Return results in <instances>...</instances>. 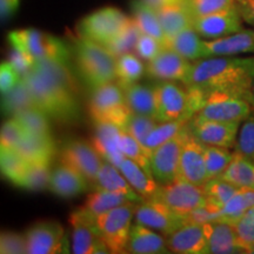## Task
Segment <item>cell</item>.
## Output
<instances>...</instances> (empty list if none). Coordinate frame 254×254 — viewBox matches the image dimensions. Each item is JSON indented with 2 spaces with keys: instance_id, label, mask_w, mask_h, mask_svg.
Wrapping results in <instances>:
<instances>
[{
  "instance_id": "obj_43",
  "label": "cell",
  "mask_w": 254,
  "mask_h": 254,
  "mask_svg": "<svg viewBox=\"0 0 254 254\" xmlns=\"http://www.w3.org/2000/svg\"><path fill=\"white\" fill-rule=\"evenodd\" d=\"M50 164H30L21 178L19 187L28 190H41L49 189L51 179Z\"/></svg>"
},
{
  "instance_id": "obj_50",
  "label": "cell",
  "mask_w": 254,
  "mask_h": 254,
  "mask_svg": "<svg viewBox=\"0 0 254 254\" xmlns=\"http://www.w3.org/2000/svg\"><path fill=\"white\" fill-rule=\"evenodd\" d=\"M233 226L236 228L238 239H239L241 246L245 250L246 253H252L254 251V221L246 213L240 217L238 220L233 222Z\"/></svg>"
},
{
  "instance_id": "obj_57",
  "label": "cell",
  "mask_w": 254,
  "mask_h": 254,
  "mask_svg": "<svg viewBox=\"0 0 254 254\" xmlns=\"http://www.w3.org/2000/svg\"><path fill=\"white\" fill-rule=\"evenodd\" d=\"M142 1L146 2L147 5H150L151 7H153L154 9H159V8L165 7V6H168V5L184 2L185 0H142Z\"/></svg>"
},
{
  "instance_id": "obj_14",
  "label": "cell",
  "mask_w": 254,
  "mask_h": 254,
  "mask_svg": "<svg viewBox=\"0 0 254 254\" xmlns=\"http://www.w3.org/2000/svg\"><path fill=\"white\" fill-rule=\"evenodd\" d=\"M105 159L90 142L84 140H72L63 147L60 161L68 165L81 173L88 182L97 179Z\"/></svg>"
},
{
  "instance_id": "obj_32",
  "label": "cell",
  "mask_w": 254,
  "mask_h": 254,
  "mask_svg": "<svg viewBox=\"0 0 254 254\" xmlns=\"http://www.w3.org/2000/svg\"><path fill=\"white\" fill-rule=\"evenodd\" d=\"M166 46L190 62L204 58V40L193 27L186 28L168 39Z\"/></svg>"
},
{
  "instance_id": "obj_36",
  "label": "cell",
  "mask_w": 254,
  "mask_h": 254,
  "mask_svg": "<svg viewBox=\"0 0 254 254\" xmlns=\"http://www.w3.org/2000/svg\"><path fill=\"white\" fill-rule=\"evenodd\" d=\"M11 118H14L20 124L26 134L52 135L50 118L37 107H28L26 110L15 113Z\"/></svg>"
},
{
  "instance_id": "obj_1",
  "label": "cell",
  "mask_w": 254,
  "mask_h": 254,
  "mask_svg": "<svg viewBox=\"0 0 254 254\" xmlns=\"http://www.w3.org/2000/svg\"><path fill=\"white\" fill-rule=\"evenodd\" d=\"M34 106L51 120L73 123L80 118L78 88L67 63L37 62L24 77Z\"/></svg>"
},
{
  "instance_id": "obj_59",
  "label": "cell",
  "mask_w": 254,
  "mask_h": 254,
  "mask_svg": "<svg viewBox=\"0 0 254 254\" xmlns=\"http://www.w3.org/2000/svg\"><path fill=\"white\" fill-rule=\"evenodd\" d=\"M253 160H254V159H253Z\"/></svg>"
},
{
  "instance_id": "obj_24",
  "label": "cell",
  "mask_w": 254,
  "mask_h": 254,
  "mask_svg": "<svg viewBox=\"0 0 254 254\" xmlns=\"http://www.w3.org/2000/svg\"><path fill=\"white\" fill-rule=\"evenodd\" d=\"M14 151L30 164H51L57 146L52 135L26 134Z\"/></svg>"
},
{
  "instance_id": "obj_29",
  "label": "cell",
  "mask_w": 254,
  "mask_h": 254,
  "mask_svg": "<svg viewBox=\"0 0 254 254\" xmlns=\"http://www.w3.org/2000/svg\"><path fill=\"white\" fill-rule=\"evenodd\" d=\"M94 187L95 189H103L123 193V194L128 196L132 201L135 202H141L145 200L133 189L131 184L127 182V179L122 173V171L119 170V167L107 160H104L103 166H101L97 179L94 182Z\"/></svg>"
},
{
  "instance_id": "obj_56",
  "label": "cell",
  "mask_w": 254,
  "mask_h": 254,
  "mask_svg": "<svg viewBox=\"0 0 254 254\" xmlns=\"http://www.w3.org/2000/svg\"><path fill=\"white\" fill-rule=\"evenodd\" d=\"M20 0H0V14L1 19L5 20L17 11Z\"/></svg>"
},
{
  "instance_id": "obj_35",
  "label": "cell",
  "mask_w": 254,
  "mask_h": 254,
  "mask_svg": "<svg viewBox=\"0 0 254 254\" xmlns=\"http://www.w3.org/2000/svg\"><path fill=\"white\" fill-rule=\"evenodd\" d=\"M145 71L146 67L144 63L141 62L140 57H136L132 52L125 53L117 58L116 82L120 87L129 86V85L135 84L140 80Z\"/></svg>"
},
{
  "instance_id": "obj_11",
  "label": "cell",
  "mask_w": 254,
  "mask_h": 254,
  "mask_svg": "<svg viewBox=\"0 0 254 254\" xmlns=\"http://www.w3.org/2000/svg\"><path fill=\"white\" fill-rule=\"evenodd\" d=\"M72 232V253L75 254H94L110 253L104 240L101 239L99 232L95 227V217L81 208L74 211L69 218Z\"/></svg>"
},
{
  "instance_id": "obj_42",
  "label": "cell",
  "mask_w": 254,
  "mask_h": 254,
  "mask_svg": "<svg viewBox=\"0 0 254 254\" xmlns=\"http://www.w3.org/2000/svg\"><path fill=\"white\" fill-rule=\"evenodd\" d=\"M204 189L207 196V205L218 209H220L239 190V187L219 177L209 179L204 185Z\"/></svg>"
},
{
  "instance_id": "obj_28",
  "label": "cell",
  "mask_w": 254,
  "mask_h": 254,
  "mask_svg": "<svg viewBox=\"0 0 254 254\" xmlns=\"http://www.w3.org/2000/svg\"><path fill=\"white\" fill-rule=\"evenodd\" d=\"M119 170L125 176L127 182L144 199L157 198L161 186L155 178L128 158H124L119 164Z\"/></svg>"
},
{
  "instance_id": "obj_39",
  "label": "cell",
  "mask_w": 254,
  "mask_h": 254,
  "mask_svg": "<svg viewBox=\"0 0 254 254\" xmlns=\"http://www.w3.org/2000/svg\"><path fill=\"white\" fill-rule=\"evenodd\" d=\"M141 36V31L136 26L132 17L129 19L128 24L123 28L122 32L117 36L111 43L105 45L112 55L118 58L119 56L125 55V53L133 52L135 50V45L138 43L139 37Z\"/></svg>"
},
{
  "instance_id": "obj_46",
  "label": "cell",
  "mask_w": 254,
  "mask_h": 254,
  "mask_svg": "<svg viewBox=\"0 0 254 254\" xmlns=\"http://www.w3.org/2000/svg\"><path fill=\"white\" fill-rule=\"evenodd\" d=\"M249 209L250 205L245 198V194H244L243 190L239 189L236 194L232 196L226 204L219 209L220 220L228 221L233 224L240 217H243Z\"/></svg>"
},
{
  "instance_id": "obj_38",
  "label": "cell",
  "mask_w": 254,
  "mask_h": 254,
  "mask_svg": "<svg viewBox=\"0 0 254 254\" xmlns=\"http://www.w3.org/2000/svg\"><path fill=\"white\" fill-rule=\"evenodd\" d=\"M187 122H189V119L180 118L177 120H171V122L158 123L157 126L152 129V132L146 139L145 150L151 155L152 151L155 150L158 146L164 144L165 141L170 140L178 133H180V131L187 125Z\"/></svg>"
},
{
  "instance_id": "obj_15",
  "label": "cell",
  "mask_w": 254,
  "mask_h": 254,
  "mask_svg": "<svg viewBox=\"0 0 254 254\" xmlns=\"http://www.w3.org/2000/svg\"><path fill=\"white\" fill-rule=\"evenodd\" d=\"M155 91L158 98V123L193 118L190 110L189 92L184 91L173 81H161L155 86Z\"/></svg>"
},
{
  "instance_id": "obj_17",
  "label": "cell",
  "mask_w": 254,
  "mask_h": 254,
  "mask_svg": "<svg viewBox=\"0 0 254 254\" xmlns=\"http://www.w3.org/2000/svg\"><path fill=\"white\" fill-rule=\"evenodd\" d=\"M206 145L198 140L187 126V134L184 141L179 163V178L195 185L204 186L208 182L205 163Z\"/></svg>"
},
{
  "instance_id": "obj_8",
  "label": "cell",
  "mask_w": 254,
  "mask_h": 254,
  "mask_svg": "<svg viewBox=\"0 0 254 254\" xmlns=\"http://www.w3.org/2000/svg\"><path fill=\"white\" fill-rule=\"evenodd\" d=\"M129 17L116 7H104L92 12L78 26V34L101 44L107 45L122 32L128 24Z\"/></svg>"
},
{
  "instance_id": "obj_9",
  "label": "cell",
  "mask_w": 254,
  "mask_h": 254,
  "mask_svg": "<svg viewBox=\"0 0 254 254\" xmlns=\"http://www.w3.org/2000/svg\"><path fill=\"white\" fill-rule=\"evenodd\" d=\"M172 211L183 218H187L196 209L207 205V196L204 186L177 179L170 184H164L157 196Z\"/></svg>"
},
{
  "instance_id": "obj_45",
  "label": "cell",
  "mask_w": 254,
  "mask_h": 254,
  "mask_svg": "<svg viewBox=\"0 0 254 254\" xmlns=\"http://www.w3.org/2000/svg\"><path fill=\"white\" fill-rule=\"evenodd\" d=\"M26 132L14 118H8L1 125L0 131V151H14L23 140Z\"/></svg>"
},
{
  "instance_id": "obj_34",
  "label": "cell",
  "mask_w": 254,
  "mask_h": 254,
  "mask_svg": "<svg viewBox=\"0 0 254 254\" xmlns=\"http://www.w3.org/2000/svg\"><path fill=\"white\" fill-rule=\"evenodd\" d=\"M128 201H132V200L123 193L95 189L94 192L87 196L84 208L91 214H93L94 217H97V215L103 214L105 212L118 207V206L126 204Z\"/></svg>"
},
{
  "instance_id": "obj_44",
  "label": "cell",
  "mask_w": 254,
  "mask_h": 254,
  "mask_svg": "<svg viewBox=\"0 0 254 254\" xmlns=\"http://www.w3.org/2000/svg\"><path fill=\"white\" fill-rule=\"evenodd\" d=\"M0 165L1 173L8 182L19 185L24 177L28 163L15 151H0Z\"/></svg>"
},
{
  "instance_id": "obj_20",
  "label": "cell",
  "mask_w": 254,
  "mask_h": 254,
  "mask_svg": "<svg viewBox=\"0 0 254 254\" xmlns=\"http://www.w3.org/2000/svg\"><path fill=\"white\" fill-rule=\"evenodd\" d=\"M167 249L171 253L202 254L207 252V234L204 224L185 221L179 228L168 234Z\"/></svg>"
},
{
  "instance_id": "obj_6",
  "label": "cell",
  "mask_w": 254,
  "mask_h": 254,
  "mask_svg": "<svg viewBox=\"0 0 254 254\" xmlns=\"http://www.w3.org/2000/svg\"><path fill=\"white\" fill-rule=\"evenodd\" d=\"M90 113L95 123H110L125 129L132 112L127 106L123 88L114 82L93 88Z\"/></svg>"
},
{
  "instance_id": "obj_37",
  "label": "cell",
  "mask_w": 254,
  "mask_h": 254,
  "mask_svg": "<svg viewBox=\"0 0 254 254\" xmlns=\"http://www.w3.org/2000/svg\"><path fill=\"white\" fill-rule=\"evenodd\" d=\"M1 107L2 112L8 118L13 117L15 113L20 112V111L28 109V107H36L33 100H32L30 91H28L23 79H20L11 91L2 94Z\"/></svg>"
},
{
  "instance_id": "obj_13",
  "label": "cell",
  "mask_w": 254,
  "mask_h": 254,
  "mask_svg": "<svg viewBox=\"0 0 254 254\" xmlns=\"http://www.w3.org/2000/svg\"><path fill=\"white\" fill-rule=\"evenodd\" d=\"M134 219L138 224L167 236L185 224V218L178 215L158 198L145 199L141 204H138Z\"/></svg>"
},
{
  "instance_id": "obj_47",
  "label": "cell",
  "mask_w": 254,
  "mask_h": 254,
  "mask_svg": "<svg viewBox=\"0 0 254 254\" xmlns=\"http://www.w3.org/2000/svg\"><path fill=\"white\" fill-rule=\"evenodd\" d=\"M157 124L158 122L154 118L140 116V114H132L131 119L127 123L125 131L128 132L132 136H134L136 140L140 142L145 148L146 139H147L148 134L152 132V129L157 126Z\"/></svg>"
},
{
  "instance_id": "obj_2",
  "label": "cell",
  "mask_w": 254,
  "mask_h": 254,
  "mask_svg": "<svg viewBox=\"0 0 254 254\" xmlns=\"http://www.w3.org/2000/svg\"><path fill=\"white\" fill-rule=\"evenodd\" d=\"M254 56L208 57L192 63L187 87L202 94L213 91L236 93L254 100Z\"/></svg>"
},
{
  "instance_id": "obj_10",
  "label": "cell",
  "mask_w": 254,
  "mask_h": 254,
  "mask_svg": "<svg viewBox=\"0 0 254 254\" xmlns=\"http://www.w3.org/2000/svg\"><path fill=\"white\" fill-rule=\"evenodd\" d=\"M187 134V125L170 140L152 151L151 171L158 183L170 184L179 178L180 153Z\"/></svg>"
},
{
  "instance_id": "obj_7",
  "label": "cell",
  "mask_w": 254,
  "mask_h": 254,
  "mask_svg": "<svg viewBox=\"0 0 254 254\" xmlns=\"http://www.w3.org/2000/svg\"><path fill=\"white\" fill-rule=\"evenodd\" d=\"M136 206L128 201L95 217V227L110 253H125Z\"/></svg>"
},
{
  "instance_id": "obj_19",
  "label": "cell",
  "mask_w": 254,
  "mask_h": 254,
  "mask_svg": "<svg viewBox=\"0 0 254 254\" xmlns=\"http://www.w3.org/2000/svg\"><path fill=\"white\" fill-rule=\"evenodd\" d=\"M192 62L184 58L176 51L165 46L161 52L148 62L146 72L150 77L161 81H185L189 78Z\"/></svg>"
},
{
  "instance_id": "obj_26",
  "label": "cell",
  "mask_w": 254,
  "mask_h": 254,
  "mask_svg": "<svg viewBox=\"0 0 254 254\" xmlns=\"http://www.w3.org/2000/svg\"><path fill=\"white\" fill-rule=\"evenodd\" d=\"M122 128L110 123H95V131L92 145L105 160L119 166L124 158L120 151L119 140Z\"/></svg>"
},
{
  "instance_id": "obj_48",
  "label": "cell",
  "mask_w": 254,
  "mask_h": 254,
  "mask_svg": "<svg viewBox=\"0 0 254 254\" xmlns=\"http://www.w3.org/2000/svg\"><path fill=\"white\" fill-rule=\"evenodd\" d=\"M185 4L193 18H198L231 7L236 0H185Z\"/></svg>"
},
{
  "instance_id": "obj_18",
  "label": "cell",
  "mask_w": 254,
  "mask_h": 254,
  "mask_svg": "<svg viewBox=\"0 0 254 254\" xmlns=\"http://www.w3.org/2000/svg\"><path fill=\"white\" fill-rule=\"evenodd\" d=\"M240 123L190 119L192 134L204 145L231 148L236 146Z\"/></svg>"
},
{
  "instance_id": "obj_55",
  "label": "cell",
  "mask_w": 254,
  "mask_h": 254,
  "mask_svg": "<svg viewBox=\"0 0 254 254\" xmlns=\"http://www.w3.org/2000/svg\"><path fill=\"white\" fill-rule=\"evenodd\" d=\"M236 6L244 23L254 28V0H236Z\"/></svg>"
},
{
  "instance_id": "obj_21",
  "label": "cell",
  "mask_w": 254,
  "mask_h": 254,
  "mask_svg": "<svg viewBox=\"0 0 254 254\" xmlns=\"http://www.w3.org/2000/svg\"><path fill=\"white\" fill-rule=\"evenodd\" d=\"M254 53V30L244 28L230 36L204 40V58Z\"/></svg>"
},
{
  "instance_id": "obj_22",
  "label": "cell",
  "mask_w": 254,
  "mask_h": 254,
  "mask_svg": "<svg viewBox=\"0 0 254 254\" xmlns=\"http://www.w3.org/2000/svg\"><path fill=\"white\" fill-rule=\"evenodd\" d=\"M207 234V252L213 254L246 253L238 239L233 224L215 220L204 224Z\"/></svg>"
},
{
  "instance_id": "obj_30",
  "label": "cell",
  "mask_w": 254,
  "mask_h": 254,
  "mask_svg": "<svg viewBox=\"0 0 254 254\" xmlns=\"http://www.w3.org/2000/svg\"><path fill=\"white\" fill-rule=\"evenodd\" d=\"M155 11L158 13L167 41L186 28L193 27V19L194 18L190 14V9L187 8L185 1L165 6V7L155 9Z\"/></svg>"
},
{
  "instance_id": "obj_51",
  "label": "cell",
  "mask_w": 254,
  "mask_h": 254,
  "mask_svg": "<svg viewBox=\"0 0 254 254\" xmlns=\"http://www.w3.org/2000/svg\"><path fill=\"white\" fill-rule=\"evenodd\" d=\"M164 47V44L160 40H158L157 38L141 33L135 45L134 52H136V55L140 57L142 60H146L148 63L152 59H154Z\"/></svg>"
},
{
  "instance_id": "obj_3",
  "label": "cell",
  "mask_w": 254,
  "mask_h": 254,
  "mask_svg": "<svg viewBox=\"0 0 254 254\" xmlns=\"http://www.w3.org/2000/svg\"><path fill=\"white\" fill-rule=\"evenodd\" d=\"M73 51L79 72L88 86L95 88L117 81V58L107 47L79 36Z\"/></svg>"
},
{
  "instance_id": "obj_5",
  "label": "cell",
  "mask_w": 254,
  "mask_h": 254,
  "mask_svg": "<svg viewBox=\"0 0 254 254\" xmlns=\"http://www.w3.org/2000/svg\"><path fill=\"white\" fill-rule=\"evenodd\" d=\"M202 95V106L194 119L241 123L254 110V100L231 92L213 91Z\"/></svg>"
},
{
  "instance_id": "obj_53",
  "label": "cell",
  "mask_w": 254,
  "mask_h": 254,
  "mask_svg": "<svg viewBox=\"0 0 254 254\" xmlns=\"http://www.w3.org/2000/svg\"><path fill=\"white\" fill-rule=\"evenodd\" d=\"M8 62L12 66H13L15 71L19 73L20 77H24V75L30 71L32 66L36 64L27 53H25L23 50L19 49V47L15 45H11V51H9L8 55Z\"/></svg>"
},
{
  "instance_id": "obj_31",
  "label": "cell",
  "mask_w": 254,
  "mask_h": 254,
  "mask_svg": "<svg viewBox=\"0 0 254 254\" xmlns=\"http://www.w3.org/2000/svg\"><path fill=\"white\" fill-rule=\"evenodd\" d=\"M132 19L141 33L157 38L166 46L167 38L165 36L157 11L142 0H133L131 4Z\"/></svg>"
},
{
  "instance_id": "obj_33",
  "label": "cell",
  "mask_w": 254,
  "mask_h": 254,
  "mask_svg": "<svg viewBox=\"0 0 254 254\" xmlns=\"http://www.w3.org/2000/svg\"><path fill=\"white\" fill-rule=\"evenodd\" d=\"M219 178L239 189L254 190V160L234 152L233 160Z\"/></svg>"
},
{
  "instance_id": "obj_16",
  "label": "cell",
  "mask_w": 254,
  "mask_h": 254,
  "mask_svg": "<svg viewBox=\"0 0 254 254\" xmlns=\"http://www.w3.org/2000/svg\"><path fill=\"white\" fill-rule=\"evenodd\" d=\"M243 19L236 4L214 13L193 19V28L205 39H217L244 30Z\"/></svg>"
},
{
  "instance_id": "obj_4",
  "label": "cell",
  "mask_w": 254,
  "mask_h": 254,
  "mask_svg": "<svg viewBox=\"0 0 254 254\" xmlns=\"http://www.w3.org/2000/svg\"><path fill=\"white\" fill-rule=\"evenodd\" d=\"M7 39L9 45L18 46L27 53L34 63L49 60L68 63L71 57L68 47L64 41L36 28L12 31L7 34Z\"/></svg>"
},
{
  "instance_id": "obj_25",
  "label": "cell",
  "mask_w": 254,
  "mask_h": 254,
  "mask_svg": "<svg viewBox=\"0 0 254 254\" xmlns=\"http://www.w3.org/2000/svg\"><path fill=\"white\" fill-rule=\"evenodd\" d=\"M166 239L155 233L152 228L135 222L129 231L128 243L125 253L132 254H159L168 253Z\"/></svg>"
},
{
  "instance_id": "obj_54",
  "label": "cell",
  "mask_w": 254,
  "mask_h": 254,
  "mask_svg": "<svg viewBox=\"0 0 254 254\" xmlns=\"http://www.w3.org/2000/svg\"><path fill=\"white\" fill-rule=\"evenodd\" d=\"M20 79L21 77L19 75V73L15 71L8 60L1 63V66H0V90H1V94L11 91Z\"/></svg>"
},
{
  "instance_id": "obj_23",
  "label": "cell",
  "mask_w": 254,
  "mask_h": 254,
  "mask_svg": "<svg viewBox=\"0 0 254 254\" xmlns=\"http://www.w3.org/2000/svg\"><path fill=\"white\" fill-rule=\"evenodd\" d=\"M49 190L62 198H73L88 190V180L77 170L62 163L51 171Z\"/></svg>"
},
{
  "instance_id": "obj_12",
  "label": "cell",
  "mask_w": 254,
  "mask_h": 254,
  "mask_svg": "<svg viewBox=\"0 0 254 254\" xmlns=\"http://www.w3.org/2000/svg\"><path fill=\"white\" fill-rule=\"evenodd\" d=\"M28 254H57L67 250L65 231L56 221H43L33 225L25 234Z\"/></svg>"
},
{
  "instance_id": "obj_41",
  "label": "cell",
  "mask_w": 254,
  "mask_h": 254,
  "mask_svg": "<svg viewBox=\"0 0 254 254\" xmlns=\"http://www.w3.org/2000/svg\"><path fill=\"white\" fill-rule=\"evenodd\" d=\"M119 146L124 157L131 159V160L138 164L139 166L144 168L146 172L152 174L150 163L151 155L145 150L144 146L136 140L134 136H132L128 132L125 131V129H122V132H120Z\"/></svg>"
},
{
  "instance_id": "obj_52",
  "label": "cell",
  "mask_w": 254,
  "mask_h": 254,
  "mask_svg": "<svg viewBox=\"0 0 254 254\" xmlns=\"http://www.w3.org/2000/svg\"><path fill=\"white\" fill-rule=\"evenodd\" d=\"M0 253L1 254H23L27 253L26 239L25 236L13 233V232H2L0 236Z\"/></svg>"
},
{
  "instance_id": "obj_58",
  "label": "cell",
  "mask_w": 254,
  "mask_h": 254,
  "mask_svg": "<svg viewBox=\"0 0 254 254\" xmlns=\"http://www.w3.org/2000/svg\"><path fill=\"white\" fill-rule=\"evenodd\" d=\"M252 92H253V97H254V84H253V87H252Z\"/></svg>"
},
{
  "instance_id": "obj_40",
  "label": "cell",
  "mask_w": 254,
  "mask_h": 254,
  "mask_svg": "<svg viewBox=\"0 0 254 254\" xmlns=\"http://www.w3.org/2000/svg\"><path fill=\"white\" fill-rule=\"evenodd\" d=\"M234 158V152H231L226 147L219 146H207L205 147V163L206 172L208 180L220 177L226 171L228 165Z\"/></svg>"
},
{
  "instance_id": "obj_27",
  "label": "cell",
  "mask_w": 254,
  "mask_h": 254,
  "mask_svg": "<svg viewBox=\"0 0 254 254\" xmlns=\"http://www.w3.org/2000/svg\"><path fill=\"white\" fill-rule=\"evenodd\" d=\"M122 88L125 94L127 106L133 114H140L157 120L158 98L155 86L151 87L135 82Z\"/></svg>"
},
{
  "instance_id": "obj_49",
  "label": "cell",
  "mask_w": 254,
  "mask_h": 254,
  "mask_svg": "<svg viewBox=\"0 0 254 254\" xmlns=\"http://www.w3.org/2000/svg\"><path fill=\"white\" fill-rule=\"evenodd\" d=\"M234 148L237 153L254 159V117H249L241 125Z\"/></svg>"
}]
</instances>
